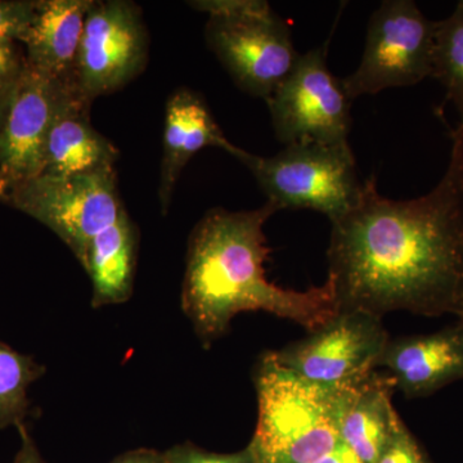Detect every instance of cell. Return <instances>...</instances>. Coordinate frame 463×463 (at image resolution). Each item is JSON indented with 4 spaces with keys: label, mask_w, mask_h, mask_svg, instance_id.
<instances>
[{
    "label": "cell",
    "mask_w": 463,
    "mask_h": 463,
    "mask_svg": "<svg viewBox=\"0 0 463 463\" xmlns=\"http://www.w3.org/2000/svg\"><path fill=\"white\" fill-rule=\"evenodd\" d=\"M259 417L250 443L255 463H318L340 443V389L316 385L277 361L255 374Z\"/></svg>",
    "instance_id": "obj_3"
},
{
    "label": "cell",
    "mask_w": 463,
    "mask_h": 463,
    "mask_svg": "<svg viewBox=\"0 0 463 463\" xmlns=\"http://www.w3.org/2000/svg\"><path fill=\"white\" fill-rule=\"evenodd\" d=\"M25 67V52L18 47L17 42L0 41V88L16 90Z\"/></svg>",
    "instance_id": "obj_23"
},
{
    "label": "cell",
    "mask_w": 463,
    "mask_h": 463,
    "mask_svg": "<svg viewBox=\"0 0 463 463\" xmlns=\"http://www.w3.org/2000/svg\"><path fill=\"white\" fill-rule=\"evenodd\" d=\"M91 103L78 90L67 97L52 124L42 174L69 176L115 169L118 149L91 125Z\"/></svg>",
    "instance_id": "obj_15"
},
{
    "label": "cell",
    "mask_w": 463,
    "mask_h": 463,
    "mask_svg": "<svg viewBox=\"0 0 463 463\" xmlns=\"http://www.w3.org/2000/svg\"><path fill=\"white\" fill-rule=\"evenodd\" d=\"M397 388L389 373H371L340 389L339 434L362 463H377L402 420L392 407Z\"/></svg>",
    "instance_id": "obj_14"
},
{
    "label": "cell",
    "mask_w": 463,
    "mask_h": 463,
    "mask_svg": "<svg viewBox=\"0 0 463 463\" xmlns=\"http://www.w3.org/2000/svg\"><path fill=\"white\" fill-rule=\"evenodd\" d=\"M206 147L223 149L233 157L241 151L225 138L205 99L197 91L179 88L169 97L165 108L158 185V201L163 214L169 210L183 169L197 152Z\"/></svg>",
    "instance_id": "obj_13"
},
{
    "label": "cell",
    "mask_w": 463,
    "mask_h": 463,
    "mask_svg": "<svg viewBox=\"0 0 463 463\" xmlns=\"http://www.w3.org/2000/svg\"><path fill=\"white\" fill-rule=\"evenodd\" d=\"M149 38L141 7L129 0H93L85 18L74 83L93 102L145 71Z\"/></svg>",
    "instance_id": "obj_9"
},
{
    "label": "cell",
    "mask_w": 463,
    "mask_h": 463,
    "mask_svg": "<svg viewBox=\"0 0 463 463\" xmlns=\"http://www.w3.org/2000/svg\"><path fill=\"white\" fill-rule=\"evenodd\" d=\"M446 90L447 99L455 105L463 127V5L435 23L434 63L432 76Z\"/></svg>",
    "instance_id": "obj_19"
},
{
    "label": "cell",
    "mask_w": 463,
    "mask_h": 463,
    "mask_svg": "<svg viewBox=\"0 0 463 463\" xmlns=\"http://www.w3.org/2000/svg\"><path fill=\"white\" fill-rule=\"evenodd\" d=\"M377 463H429L421 449L402 422Z\"/></svg>",
    "instance_id": "obj_22"
},
{
    "label": "cell",
    "mask_w": 463,
    "mask_h": 463,
    "mask_svg": "<svg viewBox=\"0 0 463 463\" xmlns=\"http://www.w3.org/2000/svg\"><path fill=\"white\" fill-rule=\"evenodd\" d=\"M0 203L50 228L80 264L91 239L125 210L115 169L69 176L39 174L12 188Z\"/></svg>",
    "instance_id": "obj_6"
},
{
    "label": "cell",
    "mask_w": 463,
    "mask_h": 463,
    "mask_svg": "<svg viewBox=\"0 0 463 463\" xmlns=\"http://www.w3.org/2000/svg\"><path fill=\"white\" fill-rule=\"evenodd\" d=\"M461 319H463V318H461Z\"/></svg>",
    "instance_id": "obj_29"
},
{
    "label": "cell",
    "mask_w": 463,
    "mask_h": 463,
    "mask_svg": "<svg viewBox=\"0 0 463 463\" xmlns=\"http://www.w3.org/2000/svg\"><path fill=\"white\" fill-rule=\"evenodd\" d=\"M14 90H5L0 88V132L5 127V118H7L9 108H11L12 99H14Z\"/></svg>",
    "instance_id": "obj_27"
},
{
    "label": "cell",
    "mask_w": 463,
    "mask_h": 463,
    "mask_svg": "<svg viewBox=\"0 0 463 463\" xmlns=\"http://www.w3.org/2000/svg\"><path fill=\"white\" fill-rule=\"evenodd\" d=\"M74 80H61L26 63L0 132V203L12 188L43 172L52 124Z\"/></svg>",
    "instance_id": "obj_11"
},
{
    "label": "cell",
    "mask_w": 463,
    "mask_h": 463,
    "mask_svg": "<svg viewBox=\"0 0 463 463\" xmlns=\"http://www.w3.org/2000/svg\"><path fill=\"white\" fill-rule=\"evenodd\" d=\"M279 212L270 201L255 210L215 207L192 231L182 289V307L197 336L209 346L223 336L234 316L270 313L315 331L339 313L335 283L306 291L268 281L264 263L270 250L268 219Z\"/></svg>",
    "instance_id": "obj_2"
},
{
    "label": "cell",
    "mask_w": 463,
    "mask_h": 463,
    "mask_svg": "<svg viewBox=\"0 0 463 463\" xmlns=\"http://www.w3.org/2000/svg\"><path fill=\"white\" fill-rule=\"evenodd\" d=\"M44 365L0 343V430L25 423L30 385L41 379Z\"/></svg>",
    "instance_id": "obj_18"
},
{
    "label": "cell",
    "mask_w": 463,
    "mask_h": 463,
    "mask_svg": "<svg viewBox=\"0 0 463 463\" xmlns=\"http://www.w3.org/2000/svg\"><path fill=\"white\" fill-rule=\"evenodd\" d=\"M450 136L449 165L434 190L392 200L373 175L331 222L328 277L340 310L463 318V127Z\"/></svg>",
    "instance_id": "obj_1"
},
{
    "label": "cell",
    "mask_w": 463,
    "mask_h": 463,
    "mask_svg": "<svg viewBox=\"0 0 463 463\" xmlns=\"http://www.w3.org/2000/svg\"><path fill=\"white\" fill-rule=\"evenodd\" d=\"M166 463H255L250 447L231 455L206 452L192 444H182L164 452Z\"/></svg>",
    "instance_id": "obj_21"
},
{
    "label": "cell",
    "mask_w": 463,
    "mask_h": 463,
    "mask_svg": "<svg viewBox=\"0 0 463 463\" xmlns=\"http://www.w3.org/2000/svg\"><path fill=\"white\" fill-rule=\"evenodd\" d=\"M376 367L388 370L407 397H428L463 380V319L430 335L389 341Z\"/></svg>",
    "instance_id": "obj_12"
},
{
    "label": "cell",
    "mask_w": 463,
    "mask_h": 463,
    "mask_svg": "<svg viewBox=\"0 0 463 463\" xmlns=\"http://www.w3.org/2000/svg\"><path fill=\"white\" fill-rule=\"evenodd\" d=\"M435 23L412 0H385L370 18L358 69L343 79L350 99L408 88L432 76Z\"/></svg>",
    "instance_id": "obj_7"
},
{
    "label": "cell",
    "mask_w": 463,
    "mask_h": 463,
    "mask_svg": "<svg viewBox=\"0 0 463 463\" xmlns=\"http://www.w3.org/2000/svg\"><path fill=\"white\" fill-rule=\"evenodd\" d=\"M192 8L209 14L207 47L234 84L269 99L300 56L288 21L263 0H196Z\"/></svg>",
    "instance_id": "obj_4"
},
{
    "label": "cell",
    "mask_w": 463,
    "mask_h": 463,
    "mask_svg": "<svg viewBox=\"0 0 463 463\" xmlns=\"http://www.w3.org/2000/svg\"><path fill=\"white\" fill-rule=\"evenodd\" d=\"M389 341L381 317L362 310H339L306 339L274 354L279 364L304 380L343 389L373 373Z\"/></svg>",
    "instance_id": "obj_10"
},
{
    "label": "cell",
    "mask_w": 463,
    "mask_h": 463,
    "mask_svg": "<svg viewBox=\"0 0 463 463\" xmlns=\"http://www.w3.org/2000/svg\"><path fill=\"white\" fill-rule=\"evenodd\" d=\"M36 7L38 0H0V41L23 43Z\"/></svg>",
    "instance_id": "obj_20"
},
{
    "label": "cell",
    "mask_w": 463,
    "mask_h": 463,
    "mask_svg": "<svg viewBox=\"0 0 463 463\" xmlns=\"http://www.w3.org/2000/svg\"><path fill=\"white\" fill-rule=\"evenodd\" d=\"M276 138L288 146L349 143L352 99L327 66V43L298 56V62L265 99Z\"/></svg>",
    "instance_id": "obj_8"
},
{
    "label": "cell",
    "mask_w": 463,
    "mask_h": 463,
    "mask_svg": "<svg viewBox=\"0 0 463 463\" xmlns=\"http://www.w3.org/2000/svg\"><path fill=\"white\" fill-rule=\"evenodd\" d=\"M236 158L252 173L268 201L279 212L316 210L334 222L355 205L364 190L349 143H292L270 157L241 148Z\"/></svg>",
    "instance_id": "obj_5"
},
{
    "label": "cell",
    "mask_w": 463,
    "mask_h": 463,
    "mask_svg": "<svg viewBox=\"0 0 463 463\" xmlns=\"http://www.w3.org/2000/svg\"><path fill=\"white\" fill-rule=\"evenodd\" d=\"M91 5L93 0H38L23 41L27 65L52 78L74 80L76 57Z\"/></svg>",
    "instance_id": "obj_16"
},
{
    "label": "cell",
    "mask_w": 463,
    "mask_h": 463,
    "mask_svg": "<svg viewBox=\"0 0 463 463\" xmlns=\"http://www.w3.org/2000/svg\"><path fill=\"white\" fill-rule=\"evenodd\" d=\"M318 463H362L361 459L356 457L355 453L350 449L346 444L340 441L336 448L328 453L325 458H322Z\"/></svg>",
    "instance_id": "obj_26"
},
{
    "label": "cell",
    "mask_w": 463,
    "mask_h": 463,
    "mask_svg": "<svg viewBox=\"0 0 463 463\" xmlns=\"http://www.w3.org/2000/svg\"><path fill=\"white\" fill-rule=\"evenodd\" d=\"M111 463H166L165 455L152 449H137L118 457Z\"/></svg>",
    "instance_id": "obj_25"
},
{
    "label": "cell",
    "mask_w": 463,
    "mask_h": 463,
    "mask_svg": "<svg viewBox=\"0 0 463 463\" xmlns=\"http://www.w3.org/2000/svg\"><path fill=\"white\" fill-rule=\"evenodd\" d=\"M138 231L127 210L88 246L81 263L91 282V307L118 306L132 298Z\"/></svg>",
    "instance_id": "obj_17"
},
{
    "label": "cell",
    "mask_w": 463,
    "mask_h": 463,
    "mask_svg": "<svg viewBox=\"0 0 463 463\" xmlns=\"http://www.w3.org/2000/svg\"><path fill=\"white\" fill-rule=\"evenodd\" d=\"M17 430L20 432L21 448L18 450L14 463H45L44 459L33 443L32 435L25 426V423H21L17 426Z\"/></svg>",
    "instance_id": "obj_24"
},
{
    "label": "cell",
    "mask_w": 463,
    "mask_h": 463,
    "mask_svg": "<svg viewBox=\"0 0 463 463\" xmlns=\"http://www.w3.org/2000/svg\"><path fill=\"white\" fill-rule=\"evenodd\" d=\"M462 5H463V2H462Z\"/></svg>",
    "instance_id": "obj_28"
}]
</instances>
